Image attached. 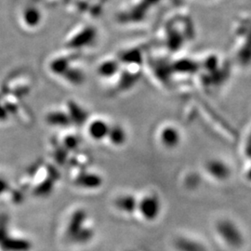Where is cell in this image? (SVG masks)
Listing matches in <instances>:
<instances>
[{"instance_id":"obj_1","label":"cell","mask_w":251,"mask_h":251,"mask_svg":"<svg viewBox=\"0 0 251 251\" xmlns=\"http://www.w3.org/2000/svg\"><path fill=\"white\" fill-rule=\"evenodd\" d=\"M141 210L147 219H154L159 211L158 201L155 198H145L141 204Z\"/></svg>"}]
</instances>
